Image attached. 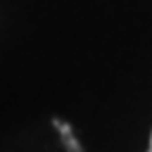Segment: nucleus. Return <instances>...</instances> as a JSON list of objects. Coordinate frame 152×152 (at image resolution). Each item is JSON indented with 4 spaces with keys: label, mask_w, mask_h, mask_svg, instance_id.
Segmentation results:
<instances>
[{
    "label": "nucleus",
    "mask_w": 152,
    "mask_h": 152,
    "mask_svg": "<svg viewBox=\"0 0 152 152\" xmlns=\"http://www.w3.org/2000/svg\"><path fill=\"white\" fill-rule=\"evenodd\" d=\"M148 152H152V135H150V148H148Z\"/></svg>",
    "instance_id": "nucleus-1"
}]
</instances>
